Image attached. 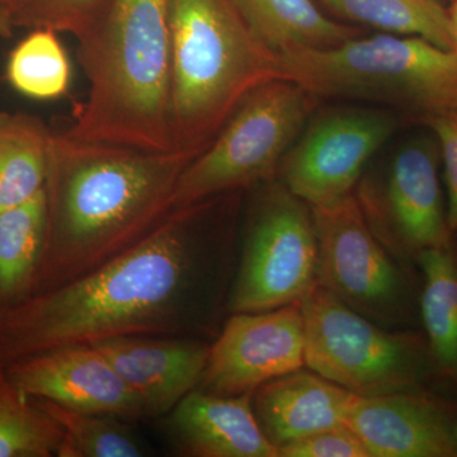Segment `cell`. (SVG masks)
<instances>
[{"label": "cell", "instance_id": "cell-1", "mask_svg": "<svg viewBox=\"0 0 457 457\" xmlns=\"http://www.w3.org/2000/svg\"><path fill=\"white\" fill-rule=\"evenodd\" d=\"M220 197L176 210L130 251L0 312V366L120 337H212L233 260L204 225Z\"/></svg>", "mask_w": 457, "mask_h": 457}, {"label": "cell", "instance_id": "cell-2", "mask_svg": "<svg viewBox=\"0 0 457 457\" xmlns=\"http://www.w3.org/2000/svg\"><path fill=\"white\" fill-rule=\"evenodd\" d=\"M194 159L53 131L46 230L31 296L82 278L152 236L176 212L177 183Z\"/></svg>", "mask_w": 457, "mask_h": 457}, {"label": "cell", "instance_id": "cell-3", "mask_svg": "<svg viewBox=\"0 0 457 457\" xmlns=\"http://www.w3.org/2000/svg\"><path fill=\"white\" fill-rule=\"evenodd\" d=\"M78 60L89 82L65 131L74 139L174 152L170 0H110Z\"/></svg>", "mask_w": 457, "mask_h": 457}, {"label": "cell", "instance_id": "cell-4", "mask_svg": "<svg viewBox=\"0 0 457 457\" xmlns=\"http://www.w3.org/2000/svg\"><path fill=\"white\" fill-rule=\"evenodd\" d=\"M170 137L196 158L243 99L279 77L278 54L237 0H170Z\"/></svg>", "mask_w": 457, "mask_h": 457}, {"label": "cell", "instance_id": "cell-5", "mask_svg": "<svg viewBox=\"0 0 457 457\" xmlns=\"http://www.w3.org/2000/svg\"><path fill=\"white\" fill-rule=\"evenodd\" d=\"M279 77L318 98L374 102L420 121L457 112V54L417 36H366L332 49L278 54Z\"/></svg>", "mask_w": 457, "mask_h": 457}, {"label": "cell", "instance_id": "cell-6", "mask_svg": "<svg viewBox=\"0 0 457 457\" xmlns=\"http://www.w3.org/2000/svg\"><path fill=\"white\" fill-rule=\"evenodd\" d=\"M305 365L357 396L441 384L425 333L386 329L315 285L300 303Z\"/></svg>", "mask_w": 457, "mask_h": 457}, {"label": "cell", "instance_id": "cell-7", "mask_svg": "<svg viewBox=\"0 0 457 457\" xmlns=\"http://www.w3.org/2000/svg\"><path fill=\"white\" fill-rule=\"evenodd\" d=\"M319 99L286 78L252 90L212 143L183 171L174 209L275 179L286 153L315 113Z\"/></svg>", "mask_w": 457, "mask_h": 457}, {"label": "cell", "instance_id": "cell-8", "mask_svg": "<svg viewBox=\"0 0 457 457\" xmlns=\"http://www.w3.org/2000/svg\"><path fill=\"white\" fill-rule=\"evenodd\" d=\"M312 207L318 242L317 285L389 329H413L420 286L374 236L353 194Z\"/></svg>", "mask_w": 457, "mask_h": 457}, {"label": "cell", "instance_id": "cell-9", "mask_svg": "<svg viewBox=\"0 0 457 457\" xmlns=\"http://www.w3.org/2000/svg\"><path fill=\"white\" fill-rule=\"evenodd\" d=\"M261 186L228 291L231 312L300 305L317 285L318 242L311 204L278 179Z\"/></svg>", "mask_w": 457, "mask_h": 457}, {"label": "cell", "instance_id": "cell-10", "mask_svg": "<svg viewBox=\"0 0 457 457\" xmlns=\"http://www.w3.org/2000/svg\"><path fill=\"white\" fill-rule=\"evenodd\" d=\"M440 147L435 137H414L389 158L363 171L353 195L378 242L403 266L423 252L453 242L440 182Z\"/></svg>", "mask_w": 457, "mask_h": 457}, {"label": "cell", "instance_id": "cell-11", "mask_svg": "<svg viewBox=\"0 0 457 457\" xmlns=\"http://www.w3.org/2000/svg\"><path fill=\"white\" fill-rule=\"evenodd\" d=\"M398 129L381 108L338 107L312 114L276 179L311 206L353 194L376 153Z\"/></svg>", "mask_w": 457, "mask_h": 457}, {"label": "cell", "instance_id": "cell-12", "mask_svg": "<svg viewBox=\"0 0 457 457\" xmlns=\"http://www.w3.org/2000/svg\"><path fill=\"white\" fill-rule=\"evenodd\" d=\"M303 366L305 333L299 303L267 312H233L212 342L197 389L245 395Z\"/></svg>", "mask_w": 457, "mask_h": 457}, {"label": "cell", "instance_id": "cell-13", "mask_svg": "<svg viewBox=\"0 0 457 457\" xmlns=\"http://www.w3.org/2000/svg\"><path fill=\"white\" fill-rule=\"evenodd\" d=\"M11 380L29 398L135 423L145 409L106 357L92 345L41 352L4 366Z\"/></svg>", "mask_w": 457, "mask_h": 457}, {"label": "cell", "instance_id": "cell-14", "mask_svg": "<svg viewBox=\"0 0 457 457\" xmlns=\"http://www.w3.org/2000/svg\"><path fill=\"white\" fill-rule=\"evenodd\" d=\"M345 423L370 457H457V404L432 389L356 396Z\"/></svg>", "mask_w": 457, "mask_h": 457}, {"label": "cell", "instance_id": "cell-15", "mask_svg": "<svg viewBox=\"0 0 457 457\" xmlns=\"http://www.w3.org/2000/svg\"><path fill=\"white\" fill-rule=\"evenodd\" d=\"M145 409L165 417L197 389L212 343L196 337L130 336L95 343Z\"/></svg>", "mask_w": 457, "mask_h": 457}, {"label": "cell", "instance_id": "cell-16", "mask_svg": "<svg viewBox=\"0 0 457 457\" xmlns=\"http://www.w3.org/2000/svg\"><path fill=\"white\" fill-rule=\"evenodd\" d=\"M165 432L179 456L278 457L258 425L252 394L192 390L165 416Z\"/></svg>", "mask_w": 457, "mask_h": 457}, {"label": "cell", "instance_id": "cell-17", "mask_svg": "<svg viewBox=\"0 0 457 457\" xmlns=\"http://www.w3.org/2000/svg\"><path fill=\"white\" fill-rule=\"evenodd\" d=\"M356 396L312 370L300 369L254 390L252 407L262 432L278 450L312 433L345 423Z\"/></svg>", "mask_w": 457, "mask_h": 457}, {"label": "cell", "instance_id": "cell-18", "mask_svg": "<svg viewBox=\"0 0 457 457\" xmlns=\"http://www.w3.org/2000/svg\"><path fill=\"white\" fill-rule=\"evenodd\" d=\"M255 33L276 54L332 49L362 35L327 14L315 0H237Z\"/></svg>", "mask_w": 457, "mask_h": 457}, {"label": "cell", "instance_id": "cell-19", "mask_svg": "<svg viewBox=\"0 0 457 457\" xmlns=\"http://www.w3.org/2000/svg\"><path fill=\"white\" fill-rule=\"evenodd\" d=\"M422 273L420 324L441 384L457 390V248L455 242L428 249L417 261Z\"/></svg>", "mask_w": 457, "mask_h": 457}, {"label": "cell", "instance_id": "cell-20", "mask_svg": "<svg viewBox=\"0 0 457 457\" xmlns=\"http://www.w3.org/2000/svg\"><path fill=\"white\" fill-rule=\"evenodd\" d=\"M53 130L38 117L0 112V212L45 188Z\"/></svg>", "mask_w": 457, "mask_h": 457}, {"label": "cell", "instance_id": "cell-21", "mask_svg": "<svg viewBox=\"0 0 457 457\" xmlns=\"http://www.w3.org/2000/svg\"><path fill=\"white\" fill-rule=\"evenodd\" d=\"M46 230L45 188L0 212V312L31 296Z\"/></svg>", "mask_w": 457, "mask_h": 457}, {"label": "cell", "instance_id": "cell-22", "mask_svg": "<svg viewBox=\"0 0 457 457\" xmlns=\"http://www.w3.org/2000/svg\"><path fill=\"white\" fill-rule=\"evenodd\" d=\"M327 14L352 26L417 36L453 50L449 12L438 0H315Z\"/></svg>", "mask_w": 457, "mask_h": 457}, {"label": "cell", "instance_id": "cell-23", "mask_svg": "<svg viewBox=\"0 0 457 457\" xmlns=\"http://www.w3.org/2000/svg\"><path fill=\"white\" fill-rule=\"evenodd\" d=\"M62 427V440L57 457H143L144 442L131 423L108 414L74 411L49 400L35 399Z\"/></svg>", "mask_w": 457, "mask_h": 457}, {"label": "cell", "instance_id": "cell-24", "mask_svg": "<svg viewBox=\"0 0 457 457\" xmlns=\"http://www.w3.org/2000/svg\"><path fill=\"white\" fill-rule=\"evenodd\" d=\"M5 78L21 95L38 101L62 97L71 84L68 54L49 29H33L9 54Z\"/></svg>", "mask_w": 457, "mask_h": 457}, {"label": "cell", "instance_id": "cell-25", "mask_svg": "<svg viewBox=\"0 0 457 457\" xmlns=\"http://www.w3.org/2000/svg\"><path fill=\"white\" fill-rule=\"evenodd\" d=\"M62 440V427L0 366V457L57 456Z\"/></svg>", "mask_w": 457, "mask_h": 457}, {"label": "cell", "instance_id": "cell-26", "mask_svg": "<svg viewBox=\"0 0 457 457\" xmlns=\"http://www.w3.org/2000/svg\"><path fill=\"white\" fill-rule=\"evenodd\" d=\"M110 0H7L13 27L68 32L78 42L92 35L106 14Z\"/></svg>", "mask_w": 457, "mask_h": 457}, {"label": "cell", "instance_id": "cell-27", "mask_svg": "<svg viewBox=\"0 0 457 457\" xmlns=\"http://www.w3.org/2000/svg\"><path fill=\"white\" fill-rule=\"evenodd\" d=\"M278 453V457H370L359 436L345 423L285 445Z\"/></svg>", "mask_w": 457, "mask_h": 457}, {"label": "cell", "instance_id": "cell-28", "mask_svg": "<svg viewBox=\"0 0 457 457\" xmlns=\"http://www.w3.org/2000/svg\"><path fill=\"white\" fill-rule=\"evenodd\" d=\"M422 122L428 126L440 147L441 161L449 189L447 216L453 228L457 221V112L428 117L422 120Z\"/></svg>", "mask_w": 457, "mask_h": 457}, {"label": "cell", "instance_id": "cell-29", "mask_svg": "<svg viewBox=\"0 0 457 457\" xmlns=\"http://www.w3.org/2000/svg\"><path fill=\"white\" fill-rule=\"evenodd\" d=\"M447 12H449L451 27H453V51L457 54V0H451Z\"/></svg>", "mask_w": 457, "mask_h": 457}, {"label": "cell", "instance_id": "cell-30", "mask_svg": "<svg viewBox=\"0 0 457 457\" xmlns=\"http://www.w3.org/2000/svg\"><path fill=\"white\" fill-rule=\"evenodd\" d=\"M12 31H13V26L9 21L7 12L0 8V37H11Z\"/></svg>", "mask_w": 457, "mask_h": 457}, {"label": "cell", "instance_id": "cell-31", "mask_svg": "<svg viewBox=\"0 0 457 457\" xmlns=\"http://www.w3.org/2000/svg\"><path fill=\"white\" fill-rule=\"evenodd\" d=\"M5 5H7V0H0V8L4 9V11L7 12Z\"/></svg>", "mask_w": 457, "mask_h": 457}, {"label": "cell", "instance_id": "cell-32", "mask_svg": "<svg viewBox=\"0 0 457 457\" xmlns=\"http://www.w3.org/2000/svg\"><path fill=\"white\" fill-rule=\"evenodd\" d=\"M453 233H456V236H457V221H456V224L453 225Z\"/></svg>", "mask_w": 457, "mask_h": 457}, {"label": "cell", "instance_id": "cell-33", "mask_svg": "<svg viewBox=\"0 0 457 457\" xmlns=\"http://www.w3.org/2000/svg\"><path fill=\"white\" fill-rule=\"evenodd\" d=\"M455 435H456V441H457V423H456Z\"/></svg>", "mask_w": 457, "mask_h": 457}]
</instances>
